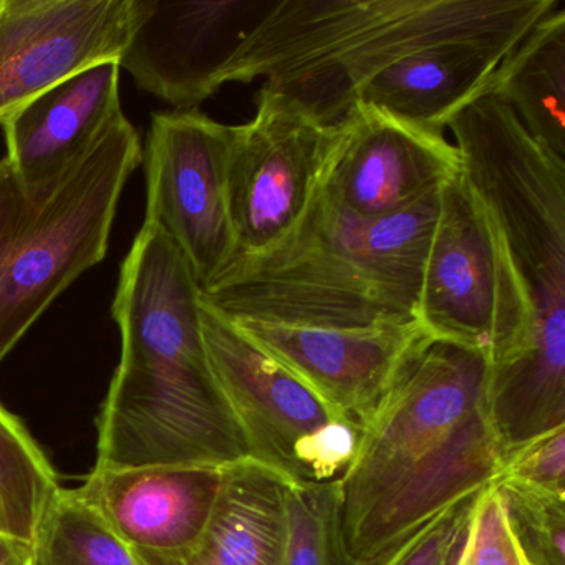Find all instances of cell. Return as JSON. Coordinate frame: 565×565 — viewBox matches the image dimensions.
<instances>
[{"label": "cell", "instance_id": "cell-1", "mask_svg": "<svg viewBox=\"0 0 565 565\" xmlns=\"http://www.w3.org/2000/svg\"><path fill=\"white\" fill-rule=\"evenodd\" d=\"M491 363L429 339L406 360L337 482L350 558L373 565L443 512L494 484L505 452L489 418Z\"/></svg>", "mask_w": 565, "mask_h": 565}, {"label": "cell", "instance_id": "cell-2", "mask_svg": "<svg viewBox=\"0 0 565 565\" xmlns=\"http://www.w3.org/2000/svg\"><path fill=\"white\" fill-rule=\"evenodd\" d=\"M121 356L98 416L95 469L230 468L243 436L214 380L201 287L177 244L145 221L115 294Z\"/></svg>", "mask_w": 565, "mask_h": 565}, {"label": "cell", "instance_id": "cell-3", "mask_svg": "<svg viewBox=\"0 0 565 565\" xmlns=\"http://www.w3.org/2000/svg\"><path fill=\"white\" fill-rule=\"evenodd\" d=\"M441 193L393 216L360 220L319 191L279 246L234 259L201 300L231 320L329 329L415 322Z\"/></svg>", "mask_w": 565, "mask_h": 565}, {"label": "cell", "instance_id": "cell-4", "mask_svg": "<svg viewBox=\"0 0 565 565\" xmlns=\"http://www.w3.org/2000/svg\"><path fill=\"white\" fill-rule=\"evenodd\" d=\"M558 0H277L227 84L264 85L335 125L363 85L439 45L521 41Z\"/></svg>", "mask_w": 565, "mask_h": 565}, {"label": "cell", "instance_id": "cell-5", "mask_svg": "<svg viewBox=\"0 0 565 565\" xmlns=\"http://www.w3.org/2000/svg\"><path fill=\"white\" fill-rule=\"evenodd\" d=\"M141 157L138 131L124 115L35 196L0 158V363L62 292L105 259Z\"/></svg>", "mask_w": 565, "mask_h": 565}, {"label": "cell", "instance_id": "cell-6", "mask_svg": "<svg viewBox=\"0 0 565 565\" xmlns=\"http://www.w3.org/2000/svg\"><path fill=\"white\" fill-rule=\"evenodd\" d=\"M416 320L431 339L481 353L491 366L531 347L534 310L491 207L458 174L441 193Z\"/></svg>", "mask_w": 565, "mask_h": 565}, {"label": "cell", "instance_id": "cell-7", "mask_svg": "<svg viewBox=\"0 0 565 565\" xmlns=\"http://www.w3.org/2000/svg\"><path fill=\"white\" fill-rule=\"evenodd\" d=\"M201 332L247 458L287 482H339L355 458L362 428L327 405L203 300Z\"/></svg>", "mask_w": 565, "mask_h": 565}, {"label": "cell", "instance_id": "cell-8", "mask_svg": "<svg viewBox=\"0 0 565 565\" xmlns=\"http://www.w3.org/2000/svg\"><path fill=\"white\" fill-rule=\"evenodd\" d=\"M340 140L342 125L320 124L263 85L253 120L231 127L227 204L234 259L269 253L299 226Z\"/></svg>", "mask_w": 565, "mask_h": 565}, {"label": "cell", "instance_id": "cell-9", "mask_svg": "<svg viewBox=\"0 0 565 565\" xmlns=\"http://www.w3.org/2000/svg\"><path fill=\"white\" fill-rule=\"evenodd\" d=\"M231 127L200 110L151 117L141 161L147 173V223L157 224L186 257L201 289L236 256L227 204Z\"/></svg>", "mask_w": 565, "mask_h": 565}, {"label": "cell", "instance_id": "cell-10", "mask_svg": "<svg viewBox=\"0 0 565 565\" xmlns=\"http://www.w3.org/2000/svg\"><path fill=\"white\" fill-rule=\"evenodd\" d=\"M277 0H135L130 41L118 65L141 90L177 111L213 97Z\"/></svg>", "mask_w": 565, "mask_h": 565}, {"label": "cell", "instance_id": "cell-11", "mask_svg": "<svg viewBox=\"0 0 565 565\" xmlns=\"http://www.w3.org/2000/svg\"><path fill=\"white\" fill-rule=\"evenodd\" d=\"M339 124L342 140L320 193L349 216H393L461 174L458 148L445 134L363 102Z\"/></svg>", "mask_w": 565, "mask_h": 565}, {"label": "cell", "instance_id": "cell-12", "mask_svg": "<svg viewBox=\"0 0 565 565\" xmlns=\"http://www.w3.org/2000/svg\"><path fill=\"white\" fill-rule=\"evenodd\" d=\"M135 0H0V125L130 41Z\"/></svg>", "mask_w": 565, "mask_h": 565}, {"label": "cell", "instance_id": "cell-13", "mask_svg": "<svg viewBox=\"0 0 565 565\" xmlns=\"http://www.w3.org/2000/svg\"><path fill=\"white\" fill-rule=\"evenodd\" d=\"M227 320L360 428L379 408L406 360L431 339L418 320L366 329Z\"/></svg>", "mask_w": 565, "mask_h": 565}, {"label": "cell", "instance_id": "cell-14", "mask_svg": "<svg viewBox=\"0 0 565 565\" xmlns=\"http://www.w3.org/2000/svg\"><path fill=\"white\" fill-rule=\"evenodd\" d=\"M227 468L92 469L77 494L131 551L177 555L200 542Z\"/></svg>", "mask_w": 565, "mask_h": 565}, {"label": "cell", "instance_id": "cell-15", "mask_svg": "<svg viewBox=\"0 0 565 565\" xmlns=\"http://www.w3.org/2000/svg\"><path fill=\"white\" fill-rule=\"evenodd\" d=\"M120 65L102 62L29 102L2 124L8 160L29 194L54 186L124 117Z\"/></svg>", "mask_w": 565, "mask_h": 565}, {"label": "cell", "instance_id": "cell-16", "mask_svg": "<svg viewBox=\"0 0 565 565\" xmlns=\"http://www.w3.org/2000/svg\"><path fill=\"white\" fill-rule=\"evenodd\" d=\"M521 41L459 42L416 52L363 85L355 104L445 134L459 111L489 90L495 68Z\"/></svg>", "mask_w": 565, "mask_h": 565}, {"label": "cell", "instance_id": "cell-17", "mask_svg": "<svg viewBox=\"0 0 565 565\" xmlns=\"http://www.w3.org/2000/svg\"><path fill=\"white\" fill-rule=\"evenodd\" d=\"M284 479L246 458L230 466L206 532L183 554L135 552L143 565H280Z\"/></svg>", "mask_w": 565, "mask_h": 565}, {"label": "cell", "instance_id": "cell-18", "mask_svg": "<svg viewBox=\"0 0 565 565\" xmlns=\"http://www.w3.org/2000/svg\"><path fill=\"white\" fill-rule=\"evenodd\" d=\"M522 127L565 163V4L558 0L502 58L489 85Z\"/></svg>", "mask_w": 565, "mask_h": 565}, {"label": "cell", "instance_id": "cell-19", "mask_svg": "<svg viewBox=\"0 0 565 565\" xmlns=\"http://www.w3.org/2000/svg\"><path fill=\"white\" fill-rule=\"evenodd\" d=\"M61 489L31 433L0 405V535L34 544Z\"/></svg>", "mask_w": 565, "mask_h": 565}, {"label": "cell", "instance_id": "cell-20", "mask_svg": "<svg viewBox=\"0 0 565 565\" xmlns=\"http://www.w3.org/2000/svg\"><path fill=\"white\" fill-rule=\"evenodd\" d=\"M34 565H143V562L75 489H61L35 539Z\"/></svg>", "mask_w": 565, "mask_h": 565}, {"label": "cell", "instance_id": "cell-21", "mask_svg": "<svg viewBox=\"0 0 565 565\" xmlns=\"http://www.w3.org/2000/svg\"><path fill=\"white\" fill-rule=\"evenodd\" d=\"M280 565H356L340 531L335 484L284 481V537Z\"/></svg>", "mask_w": 565, "mask_h": 565}, {"label": "cell", "instance_id": "cell-22", "mask_svg": "<svg viewBox=\"0 0 565 565\" xmlns=\"http://www.w3.org/2000/svg\"><path fill=\"white\" fill-rule=\"evenodd\" d=\"M452 565H534L498 486L482 489L469 504Z\"/></svg>", "mask_w": 565, "mask_h": 565}, {"label": "cell", "instance_id": "cell-23", "mask_svg": "<svg viewBox=\"0 0 565 565\" xmlns=\"http://www.w3.org/2000/svg\"><path fill=\"white\" fill-rule=\"evenodd\" d=\"M501 489L519 539L534 565H565V495L531 491L511 482Z\"/></svg>", "mask_w": 565, "mask_h": 565}, {"label": "cell", "instance_id": "cell-24", "mask_svg": "<svg viewBox=\"0 0 565 565\" xmlns=\"http://www.w3.org/2000/svg\"><path fill=\"white\" fill-rule=\"evenodd\" d=\"M495 482L565 495V426L552 429L508 452Z\"/></svg>", "mask_w": 565, "mask_h": 565}, {"label": "cell", "instance_id": "cell-25", "mask_svg": "<svg viewBox=\"0 0 565 565\" xmlns=\"http://www.w3.org/2000/svg\"><path fill=\"white\" fill-rule=\"evenodd\" d=\"M471 501L443 512L373 565L455 564Z\"/></svg>", "mask_w": 565, "mask_h": 565}, {"label": "cell", "instance_id": "cell-26", "mask_svg": "<svg viewBox=\"0 0 565 565\" xmlns=\"http://www.w3.org/2000/svg\"><path fill=\"white\" fill-rule=\"evenodd\" d=\"M0 565H34V544L0 535Z\"/></svg>", "mask_w": 565, "mask_h": 565}]
</instances>
